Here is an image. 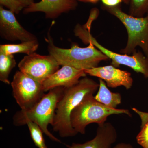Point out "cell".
Here are the masks:
<instances>
[{"label": "cell", "instance_id": "12", "mask_svg": "<svg viewBox=\"0 0 148 148\" xmlns=\"http://www.w3.org/2000/svg\"><path fill=\"white\" fill-rule=\"evenodd\" d=\"M84 70L68 66H62L42 83L45 92L58 87H69L75 84L85 77Z\"/></svg>", "mask_w": 148, "mask_h": 148}, {"label": "cell", "instance_id": "2", "mask_svg": "<svg viewBox=\"0 0 148 148\" xmlns=\"http://www.w3.org/2000/svg\"><path fill=\"white\" fill-rule=\"evenodd\" d=\"M64 87L55 88L49 91L32 108L21 110L14 114L13 123L15 126L25 125L26 121H30L37 123L43 133L51 140L60 142L48 129L49 124H53L56 106L64 91Z\"/></svg>", "mask_w": 148, "mask_h": 148}, {"label": "cell", "instance_id": "13", "mask_svg": "<svg viewBox=\"0 0 148 148\" xmlns=\"http://www.w3.org/2000/svg\"><path fill=\"white\" fill-rule=\"evenodd\" d=\"M117 138V134L114 125L106 122L98 125L96 136L92 140L84 144L73 143L67 147L69 148H110Z\"/></svg>", "mask_w": 148, "mask_h": 148}, {"label": "cell", "instance_id": "3", "mask_svg": "<svg viewBox=\"0 0 148 148\" xmlns=\"http://www.w3.org/2000/svg\"><path fill=\"white\" fill-rule=\"evenodd\" d=\"M45 40L49 54L54 57L60 66H71L84 71L98 67L101 61L109 59L91 43L85 47L74 44L71 48L64 49L55 45L49 33Z\"/></svg>", "mask_w": 148, "mask_h": 148}, {"label": "cell", "instance_id": "1", "mask_svg": "<svg viewBox=\"0 0 148 148\" xmlns=\"http://www.w3.org/2000/svg\"><path fill=\"white\" fill-rule=\"evenodd\" d=\"M99 83L84 77L75 84L64 87L57 106L53 126V130L61 137H73L77 133L72 127L70 117L73 110L86 95L94 94L98 89Z\"/></svg>", "mask_w": 148, "mask_h": 148}, {"label": "cell", "instance_id": "21", "mask_svg": "<svg viewBox=\"0 0 148 148\" xmlns=\"http://www.w3.org/2000/svg\"><path fill=\"white\" fill-rule=\"evenodd\" d=\"M103 5L108 7L118 6L123 2L122 0H101Z\"/></svg>", "mask_w": 148, "mask_h": 148}, {"label": "cell", "instance_id": "20", "mask_svg": "<svg viewBox=\"0 0 148 148\" xmlns=\"http://www.w3.org/2000/svg\"><path fill=\"white\" fill-rule=\"evenodd\" d=\"M137 143L143 148H148V120L142 123L141 130L136 137Z\"/></svg>", "mask_w": 148, "mask_h": 148}, {"label": "cell", "instance_id": "18", "mask_svg": "<svg viewBox=\"0 0 148 148\" xmlns=\"http://www.w3.org/2000/svg\"><path fill=\"white\" fill-rule=\"evenodd\" d=\"M130 15L134 17L145 16L148 13V0H130Z\"/></svg>", "mask_w": 148, "mask_h": 148}, {"label": "cell", "instance_id": "8", "mask_svg": "<svg viewBox=\"0 0 148 148\" xmlns=\"http://www.w3.org/2000/svg\"><path fill=\"white\" fill-rule=\"evenodd\" d=\"M59 66L52 56L36 52L24 56L18 66L19 71L41 83L58 71Z\"/></svg>", "mask_w": 148, "mask_h": 148}, {"label": "cell", "instance_id": "23", "mask_svg": "<svg viewBox=\"0 0 148 148\" xmlns=\"http://www.w3.org/2000/svg\"><path fill=\"white\" fill-rule=\"evenodd\" d=\"M114 148H133L130 144L121 143L117 145Z\"/></svg>", "mask_w": 148, "mask_h": 148}, {"label": "cell", "instance_id": "7", "mask_svg": "<svg viewBox=\"0 0 148 148\" xmlns=\"http://www.w3.org/2000/svg\"><path fill=\"white\" fill-rule=\"evenodd\" d=\"M11 84L14 97L21 110L32 108L45 94L42 83L20 71L14 74Z\"/></svg>", "mask_w": 148, "mask_h": 148}, {"label": "cell", "instance_id": "14", "mask_svg": "<svg viewBox=\"0 0 148 148\" xmlns=\"http://www.w3.org/2000/svg\"><path fill=\"white\" fill-rule=\"evenodd\" d=\"M99 86L97 94L94 96L95 100L103 105L112 109L121 103V95L118 92H113L109 90L105 82L99 79Z\"/></svg>", "mask_w": 148, "mask_h": 148}, {"label": "cell", "instance_id": "10", "mask_svg": "<svg viewBox=\"0 0 148 148\" xmlns=\"http://www.w3.org/2000/svg\"><path fill=\"white\" fill-rule=\"evenodd\" d=\"M84 72L89 75L103 80L109 87L114 88L123 86L128 90L133 85V79L130 73L120 70L112 65L98 66L84 70Z\"/></svg>", "mask_w": 148, "mask_h": 148}, {"label": "cell", "instance_id": "9", "mask_svg": "<svg viewBox=\"0 0 148 148\" xmlns=\"http://www.w3.org/2000/svg\"><path fill=\"white\" fill-rule=\"evenodd\" d=\"M0 36L3 39L12 42L38 40L34 35L19 24L14 13L2 6H0Z\"/></svg>", "mask_w": 148, "mask_h": 148}, {"label": "cell", "instance_id": "11", "mask_svg": "<svg viewBox=\"0 0 148 148\" xmlns=\"http://www.w3.org/2000/svg\"><path fill=\"white\" fill-rule=\"evenodd\" d=\"M78 5L76 0H41L24 8L23 12L24 14L42 12L46 18L55 19L63 14L75 10Z\"/></svg>", "mask_w": 148, "mask_h": 148}, {"label": "cell", "instance_id": "15", "mask_svg": "<svg viewBox=\"0 0 148 148\" xmlns=\"http://www.w3.org/2000/svg\"><path fill=\"white\" fill-rule=\"evenodd\" d=\"M38 40L21 42L19 44L1 45L0 53L6 54L23 53L27 55L35 53L39 47Z\"/></svg>", "mask_w": 148, "mask_h": 148}, {"label": "cell", "instance_id": "16", "mask_svg": "<svg viewBox=\"0 0 148 148\" xmlns=\"http://www.w3.org/2000/svg\"><path fill=\"white\" fill-rule=\"evenodd\" d=\"M16 66V60L13 54L0 53V80L9 84L10 74Z\"/></svg>", "mask_w": 148, "mask_h": 148}, {"label": "cell", "instance_id": "6", "mask_svg": "<svg viewBox=\"0 0 148 148\" xmlns=\"http://www.w3.org/2000/svg\"><path fill=\"white\" fill-rule=\"evenodd\" d=\"M91 24L87 22L84 25L79 24L75 27L74 32L75 36L78 37L84 43H92L109 59L112 60V65L117 68L123 65L131 68L137 73L143 74L148 78V58L144 53L136 50L132 55L119 53L106 48L98 42L90 34Z\"/></svg>", "mask_w": 148, "mask_h": 148}, {"label": "cell", "instance_id": "17", "mask_svg": "<svg viewBox=\"0 0 148 148\" xmlns=\"http://www.w3.org/2000/svg\"><path fill=\"white\" fill-rule=\"evenodd\" d=\"M25 125L28 126L31 138L36 146L38 148L46 147V146L43 136V132L40 127L36 123L30 121H26Z\"/></svg>", "mask_w": 148, "mask_h": 148}, {"label": "cell", "instance_id": "26", "mask_svg": "<svg viewBox=\"0 0 148 148\" xmlns=\"http://www.w3.org/2000/svg\"><path fill=\"white\" fill-rule=\"evenodd\" d=\"M45 148H47V147H45Z\"/></svg>", "mask_w": 148, "mask_h": 148}, {"label": "cell", "instance_id": "19", "mask_svg": "<svg viewBox=\"0 0 148 148\" xmlns=\"http://www.w3.org/2000/svg\"><path fill=\"white\" fill-rule=\"evenodd\" d=\"M0 5L14 14H18L24 9L23 5L18 0H0Z\"/></svg>", "mask_w": 148, "mask_h": 148}, {"label": "cell", "instance_id": "24", "mask_svg": "<svg viewBox=\"0 0 148 148\" xmlns=\"http://www.w3.org/2000/svg\"><path fill=\"white\" fill-rule=\"evenodd\" d=\"M77 1H79L83 2L90 3H95L98 2L99 0H76Z\"/></svg>", "mask_w": 148, "mask_h": 148}, {"label": "cell", "instance_id": "4", "mask_svg": "<svg viewBox=\"0 0 148 148\" xmlns=\"http://www.w3.org/2000/svg\"><path fill=\"white\" fill-rule=\"evenodd\" d=\"M125 114L130 117L132 114L127 109H112L106 107L95 100L93 94H88L72 111L70 120L72 127L77 133L84 134L88 125H98L106 122L107 118L113 114Z\"/></svg>", "mask_w": 148, "mask_h": 148}, {"label": "cell", "instance_id": "22", "mask_svg": "<svg viewBox=\"0 0 148 148\" xmlns=\"http://www.w3.org/2000/svg\"><path fill=\"white\" fill-rule=\"evenodd\" d=\"M23 5L24 8L29 7L34 3V0H18Z\"/></svg>", "mask_w": 148, "mask_h": 148}, {"label": "cell", "instance_id": "25", "mask_svg": "<svg viewBox=\"0 0 148 148\" xmlns=\"http://www.w3.org/2000/svg\"><path fill=\"white\" fill-rule=\"evenodd\" d=\"M123 2L125 3L126 4H129L130 0H122Z\"/></svg>", "mask_w": 148, "mask_h": 148}, {"label": "cell", "instance_id": "5", "mask_svg": "<svg viewBox=\"0 0 148 148\" xmlns=\"http://www.w3.org/2000/svg\"><path fill=\"white\" fill-rule=\"evenodd\" d=\"M103 8L116 17L123 24L127 33L126 45L121 49V53L131 55L140 47L148 58V13L143 17H134L123 11L120 6Z\"/></svg>", "mask_w": 148, "mask_h": 148}]
</instances>
